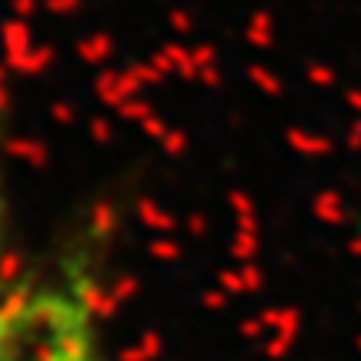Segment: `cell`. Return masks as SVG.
Masks as SVG:
<instances>
[{"label":"cell","instance_id":"6da1fadb","mask_svg":"<svg viewBox=\"0 0 361 361\" xmlns=\"http://www.w3.org/2000/svg\"><path fill=\"white\" fill-rule=\"evenodd\" d=\"M0 94V361H121L107 341L97 281L67 258L13 255L4 201Z\"/></svg>","mask_w":361,"mask_h":361}]
</instances>
